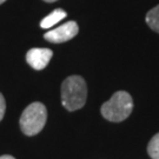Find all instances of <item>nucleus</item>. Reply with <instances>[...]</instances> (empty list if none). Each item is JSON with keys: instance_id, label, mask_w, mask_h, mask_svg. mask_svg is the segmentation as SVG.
<instances>
[{"instance_id": "6", "label": "nucleus", "mask_w": 159, "mask_h": 159, "mask_svg": "<svg viewBox=\"0 0 159 159\" xmlns=\"http://www.w3.org/2000/svg\"><path fill=\"white\" fill-rule=\"evenodd\" d=\"M65 17H66V12L61 8H57L40 21V26L43 29H51L52 26H54L56 24L61 21Z\"/></svg>"}, {"instance_id": "7", "label": "nucleus", "mask_w": 159, "mask_h": 159, "mask_svg": "<svg viewBox=\"0 0 159 159\" xmlns=\"http://www.w3.org/2000/svg\"><path fill=\"white\" fill-rule=\"evenodd\" d=\"M145 20H146V24L154 32L159 33V5L153 7L151 11H148Z\"/></svg>"}, {"instance_id": "2", "label": "nucleus", "mask_w": 159, "mask_h": 159, "mask_svg": "<svg viewBox=\"0 0 159 159\" xmlns=\"http://www.w3.org/2000/svg\"><path fill=\"white\" fill-rule=\"evenodd\" d=\"M133 100L130 93L126 91L116 92L112 98L104 102L102 106V114L105 119L119 123L125 120L132 112Z\"/></svg>"}, {"instance_id": "4", "label": "nucleus", "mask_w": 159, "mask_h": 159, "mask_svg": "<svg viewBox=\"0 0 159 159\" xmlns=\"http://www.w3.org/2000/svg\"><path fill=\"white\" fill-rule=\"evenodd\" d=\"M79 32V27L75 21H68V23L63 24L61 26H59L57 29L48 31L45 33L44 38L50 43H54V44H60V43H65L67 40H71L74 38Z\"/></svg>"}, {"instance_id": "12", "label": "nucleus", "mask_w": 159, "mask_h": 159, "mask_svg": "<svg viewBox=\"0 0 159 159\" xmlns=\"http://www.w3.org/2000/svg\"><path fill=\"white\" fill-rule=\"evenodd\" d=\"M6 0H0V5H1V4H2V2H5Z\"/></svg>"}, {"instance_id": "10", "label": "nucleus", "mask_w": 159, "mask_h": 159, "mask_svg": "<svg viewBox=\"0 0 159 159\" xmlns=\"http://www.w3.org/2000/svg\"><path fill=\"white\" fill-rule=\"evenodd\" d=\"M0 159H16V158L10 156V154H4V156H0Z\"/></svg>"}, {"instance_id": "5", "label": "nucleus", "mask_w": 159, "mask_h": 159, "mask_svg": "<svg viewBox=\"0 0 159 159\" xmlns=\"http://www.w3.org/2000/svg\"><path fill=\"white\" fill-rule=\"evenodd\" d=\"M53 57L50 48H31L26 54V61L34 70H44Z\"/></svg>"}, {"instance_id": "9", "label": "nucleus", "mask_w": 159, "mask_h": 159, "mask_svg": "<svg viewBox=\"0 0 159 159\" xmlns=\"http://www.w3.org/2000/svg\"><path fill=\"white\" fill-rule=\"evenodd\" d=\"M5 111H6V102H5V98L4 96L0 93V121L4 118L5 116Z\"/></svg>"}, {"instance_id": "8", "label": "nucleus", "mask_w": 159, "mask_h": 159, "mask_svg": "<svg viewBox=\"0 0 159 159\" xmlns=\"http://www.w3.org/2000/svg\"><path fill=\"white\" fill-rule=\"evenodd\" d=\"M148 156L152 159H159V133L154 134L148 145Z\"/></svg>"}, {"instance_id": "1", "label": "nucleus", "mask_w": 159, "mask_h": 159, "mask_svg": "<svg viewBox=\"0 0 159 159\" xmlns=\"http://www.w3.org/2000/svg\"><path fill=\"white\" fill-rule=\"evenodd\" d=\"M87 98V86L79 75L67 77L61 84V102L67 111L81 108Z\"/></svg>"}, {"instance_id": "11", "label": "nucleus", "mask_w": 159, "mask_h": 159, "mask_svg": "<svg viewBox=\"0 0 159 159\" xmlns=\"http://www.w3.org/2000/svg\"><path fill=\"white\" fill-rule=\"evenodd\" d=\"M46 2H54V1H57V0H44Z\"/></svg>"}, {"instance_id": "3", "label": "nucleus", "mask_w": 159, "mask_h": 159, "mask_svg": "<svg viewBox=\"0 0 159 159\" xmlns=\"http://www.w3.org/2000/svg\"><path fill=\"white\" fill-rule=\"evenodd\" d=\"M47 119V110L39 102L30 104L20 117V129L26 136H34L44 129Z\"/></svg>"}]
</instances>
